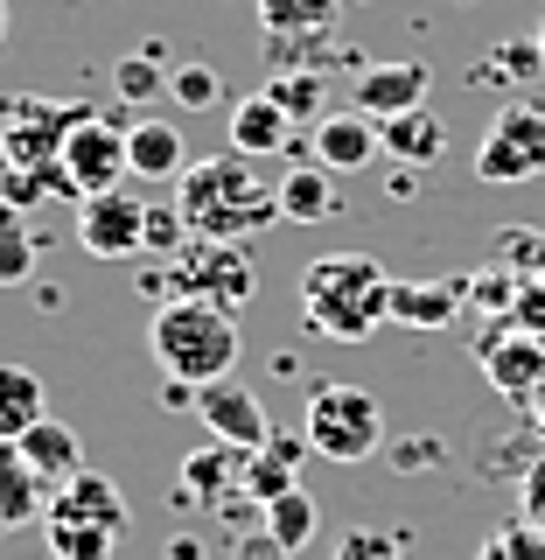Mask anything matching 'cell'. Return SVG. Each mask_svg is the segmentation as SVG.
<instances>
[{"label": "cell", "instance_id": "b9f144b4", "mask_svg": "<svg viewBox=\"0 0 545 560\" xmlns=\"http://www.w3.org/2000/svg\"><path fill=\"white\" fill-rule=\"evenodd\" d=\"M0 43H8V0H0Z\"/></svg>", "mask_w": 545, "mask_h": 560}, {"label": "cell", "instance_id": "f546056e", "mask_svg": "<svg viewBox=\"0 0 545 560\" xmlns=\"http://www.w3.org/2000/svg\"><path fill=\"white\" fill-rule=\"evenodd\" d=\"M266 92L280 98V113L301 127V119H329V92H322V70H280V78H266Z\"/></svg>", "mask_w": 545, "mask_h": 560}, {"label": "cell", "instance_id": "6da1fadb", "mask_svg": "<svg viewBox=\"0 0 545 560\" xmlns=\"http://www.w3.org/2000/svg\"><path fill=\"white\" fill-rule=\"evenodd\" d=\"M399 280L371 253H322L301 267V323L322 343H371L378 323H392Z\"/></svg>", "mask_w": 545, "mask_h": 560}, {"label": "cell", "instance_id": "d590c367", "mask_svg": "<svg viewBox=\"0 0 545 560\" xmlns=\"http://www.w3.org/2000/svg\"><path fill=\"white\" fill-rule=\"evenodd\" d=\"M189 245V224L175 203H147V253H182Z\"/></svg>", "mask_w": 545, "mask_h": 560}, {"label": "cell", "instance_id": "7402d4cb", "mask_svg": "<svg viewBox=\"0 0 545 560\" xmlns=\"http://www.w3.org/2000/svg\"><path fill=\"white\" fill-rule=\"evenodd\" d=\"M57 504H70L78 518H92V525H105V533H119L127 539V525H133V512H127V490H119L105 469H78L63 490H57Z\"/></svg>", "mask_w": 545, "mask_h": 560}, {"label": "cell", "instance_id": "8992f818", "mask_svg": "<svg viewBox=\"0 0 545 560\" xmlns=\"http://www.w3.org/2000/svg\"><path fill=\"white\" fill-rule=\"evenodd\" d=\"M84 119V105H57V98H0V162L14 168H57L63 162V140Z\"/></svg>", "mask_w": 545, "mask_h": 560}, {"label": "cell", "instance_id": "83f0119b", "mask_svg": "<svg viewBox=\"0 0 545 560\" xmlns=\"http://www.w3.org/2000/svg\"><path fill=\"white\" fill-rule=\"evenodd\" d=\"M35 273V232H28V210L0 203V288H22Z\"/></svg>", "mask_w": 545, "mask_h": 560}, {"label": "cell", "instance_id": "5bb4252c", "mask_svg": "<svg viewBox=\"0 0 545 560\" xmlns=\"http://www.w3.org/2000/svg\"><path fill=\"white\" fill-rule=\"evenodd\" d=\"M224 133H232V154H245V162H273V154L294 148V119L280 113L273 92H245L224 119Z\"/></svg>", "mask_w": 545, "mask_h": 560}, {"label": "cell", "instance_id": "7a4b0ae2", "mask_svg": "<svg viewBox=\"0 0 545 560\" xmlns=\"http://www.w3.org/2000/svg\"><path fill=\"white\" fill-rule=\"evenodd\" d=\"M175 210H182L189 238L245 245L280 218V183H266L245 154H210V162H189V175L175 183Z\"/></svg>", "mask_w": 545, "mask_h": 560}, {"label": "cell", "instance_id": "d6986e66", "mask_svg": "<svg viewBox=\"0 0 545 560\" xmlns=\"http://www.w3.org/2000/svg\"><path fill=\"white\" fill-rule=\"evenodd\" d=\"M43 547H49V560H112V553H119V533H105V525L78 518L70 504L49 498V512H43Z\"/></svg>", "mask_w": 545, "mask_h": 560}, {"label": "cell", "instance_id": "f35d334b", "mask_svg": "<svg viewBox=\"0 0 545 560\" xmlns=\"http://www.w3.org/2000/svg\"><path fill=\"white\" fill-rule=\"evenodd\" d=\"M232 560H294L280 539L266 533V525H252V533H238V547H232Z\"/></svg>", "mask_w": 545, "mask_h": 560}, {"label": "cell", "instance_id": "7c38bea8", "mask_svg": "<svg viewBox=\"0 0 545 560\" xmlns=\"http://www.w3.org/2000/svg\"><path fill=\"white\" fill-rule=\"evenodd\" d=\"M175 504H182V512L252 504V498H245V448H232V442L189 448V455H182V469H175Z\"/></svg>", "mask_w": 545, "mask_h": 560}, {"label": "cell", "instance_id": "ac0fdd59", "mask_svg": "<svg viewBox=\"0 0 545 560\" xmlns=\"http://www.w3.org/2000/svg\"><path fill=\"white\" fill-rule=\"evenodd\" d=\"M462 302H469L462 280H399V288H392V323H406V329H448L454 315H462Z\"/></svg>", "mask_w": 545, "mask_h": 560}, {"label": "cell", "instance_id": "d4e9b609", "mask_svg": "<svg viewBox=\"0 0 545 560\" xmlns=\"http://www.w3.org/2000/svg\"><path fill=\"white\" fill-rule=\"evenodd\" d=\"M168 70H175V63H162V43H140V49H127V57L112 63V92H119V105H127V113L154 105V98L168 92Z\"/></svg>", "mask_w": 545, "mask_h": 560}, {"label": "cell", "instance_id": "ba28073f", "mask_svg": "<svg viewBox=\"0 0 545 560\" xmlns=\"http://www.w3.org/2000/svg\"><path fill=\"white\" fill-rule=\"evenodd\" d=\"M175 294H197V302H217V308H245L259 294V267L245 245H224V238H189L182 259H175Z\"/></svg>", "mask_w": 545, "mask_h": 560}, {"label": "cell", "instance_id": "74e56055", "mask_svg": "<svg viewBox=\"0 0 545 560\" xmlns=\"http://www.w3.org/2000/svg\"><path fill=\"white\" fill-rule=\"evenodd\" d=\"M518 504H524V518H532V525H545V448L532 455V469L518 477Z\"/></svg>", "mask_w": 545, "mask_h": 560}, {"label": "cell", "instance_id": "3957f363", "mask_svg": "<svg viewBox=\"0 0 545 560\" xmlns=\"http://www.w3.org/2000/svg\"><path fill=\"white\" fill-rule=\"evenodd\" d=\"M147 350L162 364V378L175 385H217L238 364V315L197 294H168L147 323Z\"/></svg>", "mask_w": 545, "mask_h": 560}, {"label": "cell", "instance_id": "8d00e7d4", "mask_svg": "<svg viewBox=\"0 0 545 560\" xmlns=\"http://www.w3.org/2000/svg\"><path fill=\"white\" fill-rule=\"evenodd\" d=\"M489 57H497L503 78H538V70H545V57H538V35H524V43H497Z\"/></svg>", "mask_w": 545, "mask_h": 560}, {"label": "cell", "instance_id": "836d02e7", "mask_svg": "<svg viewBox=\"0 0 545 560\" xmlns=\"http://www.w3.org/2000/svg\"><path fill=\"white\" fill-rule=\"evenodd\" d=\"M462 288H469V302H476V308H489V315H503V323H511L524 273H511V267H489V273H469Z\"/></svg>", "mask_w": 545, "mask_h": 560}, {"label": "cell", "instance_id": "30bf717a", "mask_svg": "<svg viewBox=\"0 0 545 560\" xmlns=\"http://www.w3.org/2000/svg\"><path fill=\"white\" fill-rule=\"evenodd\" d=\"M78 245L92 259H133L147 253V203L127 189H105V197L78 203Z\"/></svg>", "mask_w": 545, "mask_h": 560}, {"label": "cell", "instance_id": "2e32d148", "mask_svg": "<svg viewBox=\"0 0 545 560\" xmlns=\"http://www.w3.org/2000/svg\"><path fill=\"white\" fill-rule=\"evenodd\" d=\"M127 175H140V183H182V175H189L182 127H175V119H133V133H127Z\"/></svg>", "mask_w": 545, "mask_h": 560}, {"label": "cell", "instance_id": "4316f807", "mask_svg": "<svg viewBox=\"0 0 545 560\" xmlns=\"http://www.w3.org/2000/svg\"><path fill=\"white\" fill-rule=\"evenodd\" d=\"M349 0H259V35H329Z\"/></svg>", "mask_w": 545, "mask_h": 560}, {"label": "cell", "instance_id": "4dcf8cb0", "mask_svg": "<svg viewBox=\"0 0 545 560\" xmlns=\"http://www.w3.org/2000/svg\"><path fill=\"white\" fill-rule=\"evenodd\" d=\"M476 560H545V525H532V518H503L497 533H483V547H476Z\"/></svg>", "mask_w": 545, "mask_h": 560}, {"label": "cell", "instance_id": "7bdbcfd3", "mask_svg": "<svg viewBox=\"0 0 545 560\" xmlns=\"http://www.w3.org/2000/svg\"><path fill=\"white\" fill-rule=\"evenodd\" d=\"M532 35H538V57H545V14H538V28H532Z\"/></svg>", "mask_w": 545, "mask_h": 560}, {"label": "cell", "instance_id": "603a6c76", "mask_svg": "<svg viewBox=\"0 0 545 560\" xmlns=\"http://www.w3.org/2000/svg\"><path fill=\"white\" fill-rule=\"evenodd\" d=\"M378 140H384V148H392L406 168H427V162H441V154H448V127H441V113H427V105H419V113L384 119Z\"/></svg>", "mask_w": 545, "mask_h": 560}, {"label": "cell", "instance_id": "52a82bcc", "mask_svg": "<svg viewBox=\"0 0 545 560\" xmlns=\"http://www.w3.org/2000/svg\"><path fill=\"white\" fill-rule=\"evenodd\" d=\"M127 133H133L127 105H119V113L84 105V119L63 140V175L78 183V197H105V189L127 183Z\"/></svg>", "mask_w": 545, "mask_h": 560}, {"label": "cell", "instance_id": "e575fe53", "mask_svg": "<svg viewBox=\"0 0 545 560\" xmlns=\"http://www.w3.org/2000/svg\"><path fill=\"white\" fill-rule=\"evenodd\" d=\"M336 560H406V553H399V539L378 533V525H349L336 539Z\"/></svg>", "mask_w": 545, "mask_h": 560}, {"label": "cell", "instance_id": "d6a6232c", "mask_svg": "<svg viewBox=\"0 0 545 560\" xmlns=\"http://www.w3.org/2000/svg\"><path fill=\"white\" fill-rule=\"evenodd\" d=\"M322 49L329 35H259V57H266L273 78L280 70H322Z\"/></svg>", "mask_w": 545, "mask_h": 560}, {"label": "cell", "instance_id": "277c9868", "mask_svg": "<svg viewBox=\"0 0 545 560\" xmlns=\"http://www.w3.org/2000/svg\"><path fill=\"white\" fill-rule=\"evenodd\" d=\"M301 434L322 463H371L384 448V407H378V393H364L349 378H322V385H308Z\"/></svg>", "mask_w": 545, "mask_h": 560}, {"label": "cell", "instance_id": "60d3db41", "mask_svg": "<svg viewBox=\"0 0 545 560\" xmlns=\"http://www.w3.org/2000/svg\"><path fill=\"white\" fill-rule=\"evenodd\" d=\"M532 434H538V442H545V399H538V407H532Z\"/></svg>", "mask_w": 545, "mask_h": 560}, {"label": "cell", "instance_id": "8fae6325", "mask_svg": "<svg viewBox=\"0 0 545 560\" xmlns=\"http://www.w3.org/2000/svg\"><path fill=\"white\" fill-rule=\"evenodd\" d=\"M427 92H434V70L419 57H392V63L357 70V84H349V113H364L371 127H384V119H399V113H419Z\"/></svg>", "mask_w": 545, "mask_h": 560}, {"label": "cell", "instance_id": "9a60e30c", "mask_svg": "<svg viewBox=\"0 0 545 560\" xmlns=\"http://www.w3.org/2000/svg\"><path fill=\"white\" fill-rule=\"evenodd\" d=\"M384 148L378 127L364 113H329V119H315V133H308V154L322 162L329 175H357V168H371V154Z\"/></svg>", "mask_w": 545, "mask_h": 560}, {"label": "cell", "instance_id": "4fadbf2b", "mask_svg": "<svg viewBox=\"0 0 545 560\" xmlns=\"http://www.w3.org/2000/svg\"><path fill=\"white\" fill-rule=\"evenodd\" d=\"M197 420L210 428V442H232V448H245V455H259V448L273 442L259 393H252V385H238V378L197 385Z\"/></svg>", "mask_w": 545, "mask_h": 560}, {"label": "cell", "instance_id": "484cf974", "mask_svg": "<svg viewBox=\"0 0 545 560\" xmlns=\"http://www.w3.org/2000/svg\"><path fill=\"white\" fill-rule=\"evenodd\" d=\"M329 210H336V189H329V168L322 162L280 175V218H287V224H322Z\"/></svg>", "mask_w": 545, "mask_h": 560}, {"label": "cell", "instance_id": "1f68e13d", "mask_svg": "<svg viewBox=\"0 0 545 560\" xmlns=\"http://www.w3.org/2000/svg\"><path fill=\"white\" fill-rule=\"evenodd\" d=\"M168 98H175V105H189V113H210V105L224 98V78H217V70H210L203 57H189V63H175V70H168Z\"/></svg>", "mask_w": 545, "mask_h": 560}, {"label": "cell", "instance_id": "ab89813d", "mask_svg": "<svg viewBox=\"0 0 545 560\" xmlns=\"http://www.w3.org/2000/svg\"><path fill=\"white\" fill-rule=\"evenodd\" d=\"M162 560H210V539L203 533H175L168 547H162Z\"/></svg>", "mask_w": 545, "mask_h": 560}, {"label": "cell", "instance_id": "e0dca14e", "mask_svg": "<svg viewBox=\"0 0 545 560\" xmlns=\"http://www.w3.org/2000/svg\"><path fill=\"white\" fill-rule=\"evenodd\" d=\"M301 455H315L308 448V434H273L259 455H245V498L266 512L273 498H287V490H301Z\"/></svg>", "mask_w": 545, "mask_h": 560}, {"label": "cell", "instance_id": "ee69618b", "mask_svg": "<svg viewBox=\"0 0 545 560\" xmlns=\"http://www.w3.org/2000/svg\"><path fill=\"white\" fill-rule=\"evenodd\" d=\"M0 533H8V518H0Z\"/></svg>", "mask_w": 545, "mask_h": 560}, {"label": "cell", "instance_id": "cb8c5ba5", "mask_svg": "<svg viewBox=\"0 0 545 560\" xmlns=\"http://www.w3.org/2000/svg\"><path fill=\"white\" fill-rule=\"evenodd\" d=\"M35 420H49L43 378H35L28 364H0V442H22Z\"/></svg>", "mask_w": 545, "mask_h": 560}, {"label": "cell", "instance_id": "ffe728a7", "mask_svg": "<svg viewBox=\"0 0 545 560\" xmlns=\"http://www.w3.org/2000/svg\"><path fill=\"white\" fill-rule=\"evenodd\" d=\"M14 448L28 455V469H35V477H43L49 490H63V483H70V477L84 469V442H78L70 428H63V420H35V428H28V434H22Z\"/></svg>", "mask_w": 545, "mask_h": 560}, {"label": "cell", "instance_id": "5b68a950", "mask_svg": "<svg viewBox=\"0 0 545 560\" xmlns=\"http://www.w3.org/2000/svg\"><path fill=\"white\" fill-rule=\"evenodd\" d=\"M476 175L497 189H518L545 175V113L532 98H511L503 113H489V127L476 140Z\"/></svg>", "mask_w": 545, "mask_h": 560}, {"label": "cell", "instance_id": "9c48e42d", "mask_svg": "<svg viewBox=\"0 0 545 560\" xmlns=\"http://www.w3.org/2000/svg\"><path fill=\"white\" fill-rule=\"evenodd\" d=\"M476 364L511 407H538L545 399V337H532V329H518V323L497 329L489 323L476 337Z\"/></svg>", "mask_w": 545, "mask_h": 560}, {"label": "cell", "instance_id": "f1b7e54d", "mask_svg": "<svg viewBox=\"0 0 545 560\" xmlns=\"http://www.w3.org/2000/svg\"><path fill=\"white\" fill-rule=\"evenodd\" d=\"M259 525H266L287 553H301L315 539V498H308V490H287V498H273L266 512H259Z\"/></svg>", "mask_w": 545, "mask_h": 560}, {"label": "cell", "instance_id": "44dd1931", "mask_svg": "<svg viewBox=\"0 0 545 560\" xmlns=\"http://www.w3.org/2000/svg\"><path fill=\"white\" fill-rule=\"evenodd\" d=\"M49 498H57V490L28 469V455L14 442H0V518H8V525H43Z\"/></svg>", "mask_w": 545, "mask_h": 560}]
</instances>
